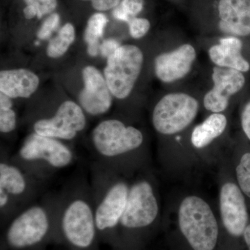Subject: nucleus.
Segmentation results:
<instances>
[{"instance_id":"1","label":"nucleus","mask_w":250,"mask_h":250,"mask_svg":"<svg viewBox=\"0 0 250 250\" xmlns=\"http://www.w3.org/2000/svg\"><path fill=\"white\" fill-rule=\"evenodd\" d=\"M90 189L99 240L115 243L130 185L119 172L98 164L93 167Z\"/></svg>"},{"instance_id":"2","label":"nucleus","mask_w":250,"mask_h":250,"mask_svg":"<svg viewBox=\"0 0 250 250\" xmlns=\"http://www.w3.org/2000/svg\"><path fill=\"white\" fill-rule=\"evenodd\" d=\"M59 197L28 206L11 219L5 245L11 250H33L50 241H61Z\"/></svg>"},{"instance_id":"3","label":"nucleus","mask_w":250,"mask_h":250,"mask_svg":"<svg viewBox=\"0 0 250 250\" xmlns=\"http://www.w3.org/2000/svg\"><path fill=\"white\" fill-rule=\"evenodd\" d=\"M61 241L69 250H95L99 241L91 189L77 187L59 197Z\"/></svg>"},{"instance_id":"4","label":"nucleus","mask_w":250,"mask_h":250,"mask_svg":"<svg viewBox=\"0 0 250 250\" xmlns=\"http://www.w3.org/2000/svg\"><path fill=\"white\" fill-rule=\"evenodd\" d=\"M11 160L42 182L72 165L75 154L61 140L31 133Z\"/></svg>"},{"instance_id":"5","label":"nucleus","mask_w":250,"mask_h":250,"mask_svg":"<svg viewBox=\"0 0 250 250\" xmlns=\"http://www.w3.org/2000/svg\"><path fill=\"white\" fill-rule=\"evenodd\" d=\"M92 144L99 164L119 172L125 161L139 150L144 142L143 133L116 119L99 123L91 134Z\"/></svg>"},{"instance_id":"6","label":"nucleus","mask_w":250,"mask_h":250,"mask_svg":"<svg viewBox=\"0 0 250 250\" xmlns=\"http://www.w3.org/2000/svg\"><path fill=\"white\" fill-rule=\"evenodd\" d=\"M179 229L194 250H213L219 227L208 202L197 195L184 197L178 209Z\"/></svg>"},{"instance_id":"7","label":"nucleus","mask_w":250,"mask_h":250,"mask_svg":"<svg viewBox=\"0 0 250 250\" xmlns=\"http://www.w3.org/2000/svg\"><path fill=\"white\" fill-rule=\"evenodd\" d=\"M200 110L196 98L183 92L164 95L152 112L154 129L164 136H173L187 129L195 121Z\"/></svg>"},{"instance_id":"8","label":"nucleus","mask_w":250,"mask_h":250,"mask_svg":"<svg viewBox=\"0 0 250 250\" xmlns=\"http://www.w3.org/2000/svg\"><path fill=\"white\" fill-rule=\"evenodd\" d=\"M107 59L104 77L112 95L120 100L126 98L142 70L143 52L136 45H121Z\"/></svg>"},{"instance_id":"9","label":"nucleus","mask_w":250,"mask_h":250,"mask_svg":"<svg viewBox=\"0 0 250 250\" xmlns=\"http://www.w3.org/2000/svg\"><path fill=\"white\" fill-rule=\"evenodd\" d=\"M159 214V200L154 186L147 179H140L130 185L127 203L119 229L134 231L149 228Z\"/></svg>"},{"instance_id":"10","label":"nucleus","mask_w":250,"mask_h":250,"mask_svg":"<svg viewBox=\"0 0 250 250\" xmlns=\"http://www.w3.org/2000/svg\"><path fill=\"white\" fill-rule=\"evenodd\" d=\"M86 118L83 109L74 102L62 103L53 116L37 120L33 125L34 133L61 140L71 141L85 129Z\"/></svg>"},{"instance_id":"11","label":"nucleus","mask_w":250,"mask_h":250,"mask_svg":"<svg viewBox=\"0 0 250 250\" xmlns=\"http://www.w3.org/2000/svg\"><path fill=\"white\" fill-rule=\"evenodd\" d=\"M211 79L213 87L204 96V106L210 113H223L231 98L246 88V75L233 69L215 66Z\"/></svg>"},{"instance_id":"12","label":"nucleus","mask_w":250,"mask_h":250,"mask_svg":"<svg viewBox=\"0 0 250 250\" xmlns=\"http://www.w3.org/2000/svg\"><path fill=\"white\" fill-rule=\"evenodd\" d=\"M220 213L224 228L235 238L243 237L250 224L247 198L236 182L228 181L222 185L219 195Z\"/></svg>"},{"instance_id":"13","label":"nucleus","mask_w":250,"mask_h":250,"mask_svg":"<svg viewBox=\"0 0 250 250\" xmlns=\"http://www.w3.org/2000/svg\"><path fill=\"white\" fill-rule=\"evenodd\" d=\"M41 181L1 156L0 162V189L7 192L22 210L36 195Z\"/></svg>"},{"instance_id":"14","label":"nucleus","mask_w":250,"mask_h":250,"mask_svg":"<svg viewBox=\"0 0 250 250\" xmlns=\"http://www.w3.org/2000/svg\"><path fill=\"white\" fill-rule=\"evenodd\" d=\"M197 56L196 49L190 43L159 54L154 60L156 77L165 83L182 80L191 71Z\"/></svg>"},{"instance_id":"15","label":"nucleus","mask_w":250,"mask_h":250,"mask_svg":"<svg viewBox=\"0 0 250 250\" xmlns=\"http://www.w3.org/2000/svg\"><path fill=\"white\" fill-rule=\"evenodd\" d=\"M82 75L84 88L79 97L80 106L92 116L104 114L109 111L113 102V95L105 77L93 66L85 67Z\"/></svg>"},{"instance_id":"16","label":"nucleus","mask_w":250,"mask_h":250,"mask_svg":"<svg viewBox=\"0 0 250 250\" xmlns=\"http://www.w3.org/2000/svg\"><path fill=\"white\" fill-rule=\"evenodd\" d=\"M218 28L225 36L250 38V0H218Z\"/></svg>"},{"instance_id":"17","label":"nucleus","mask_w":250,"mask_h":250,"mask_svg":"<svg viewBox=\"0 0 250 250\" xmlns=\"http://www.w3.org/2000/svg\"><path fill=\"white\" fill-rule=\"evenodd\" d=\"M246 41L236 36H224L208 48L210 62L215 66L233 69L246 75L249 73L250 58L246 53Z\"/></svg>"},{"instance_id":"18","label":"nucleus","mask_w":250,"mask_h":250,"mask_svg":"<svg viewBox=\"0 0 250 250\" xmlns=\"http://www.w3.org/2000/svg\"><path fill=\"white\" fill-rule=\"evenodd\" d=\"M39 79L26 69L0 72V90L11 98H28L37 90Z\"/></svg>"},{"instance_id":"19","label":"nucleus","mask_w":250,"mask_h":250,"mask_svg":"<svg viewBox=\"0 0 250 250\" xmlns=\"http://www.w3.org/2000/svg\"><path fill=\"white\" fill-rule=\"evenodd\" d=\"M228 125V120L225 113H210L205 121L192 129L190 135L192 146L198 149L208 147L223 134Z\"/></svg>"},{"instance_id":"20","label":"nucleus","mask_w":250,"mask_h":250,"mask_svg":"<svg viewBox=\"0 0 250 250\" xmlns=\"http://www.w3.org/2000/svg\"><path fill=\"white\" fill-rule=\"evenodd\" d=\"M108 22V18L102 13L93 14L88 20L85 28L84 39L88 44V53L92 57L98 55L99 40L103 37L105 27Z\"/></svg>"},{"instance_id":"21","label":"nucleus","mask_w":250,"mask_h":250,"mask_svg":"<svg viewBox=\"0 0 250 250\" xmlns=\"http://www.w3.org/2000/svg\"><path fill=\"white\" fill-rule=\"evenodd\" d=\"M75 39V27L71 23H66L59 34L49 41L47 54L51 58H59L67 52Z\"/></svg>"},{"instance_id":"22","label":"nucleus","mask_w":250,"mask_h":250,"mask_svg":"<svg viewBox=\"0 0 250 250\" xmlns=\"http://www.w3.org/2000/svg\"><path fill=\"white\" fill-rule=\"evenodd\" d=\"M236 182L244 194L250 200V150L244 151L237 161L235 166Z\"/></svg>"},{"instance_id":"23","label":"nucleus","mask_w":250,"mask_h":250,"mask_svg":"<svg viewBox=\"0 0 250 250\" xmlns=\"http://www.w3.org/2000/svg\"><path fill=\"white\" fill-rule=\"evenodd\" d=\"M4 93L0 94V131L9 134L16 127L17 116L13 109L12 100Z\"/></svg>"},{"instance_id":"24","label":"nucleus","mask_w":250,"mask_h":250,"mask_svg":"<svg viewBox=\"0 0 250 250\" xmlns=\"http://www.w3.org/2000/svg\"><path fill=\"white\" fill-rule=\"evenodd\" d=\"M144 6V0H122L113 9V16L117 20L127 23L142 12Z\"/></svg>"},{"instance_id":"25","label":"nucleus","mask_w":250,"mask_h":250,"mask_svg":"<svg viewBox=\"0 0 250 250\" xmlns=\"http://www.w3.org/2000/svg\"><path fill=\"white\" fill-rule=\"evenodd\" d=\"M127 24L129 25L130 36L135 39H142L147 34L151 27L149 20L144 18H131Z\"/></svg>"},{"instance_id":"26","label":"nucleus","mask_w":250,"mask_h":250,"mask_svg":"<svg viewBox=\"0 0 250 250\" xmlns=\"http://www.w3.org/2000/svg\"><path fill=\"white\" fill-rule=\"evenodd\" d=\"M27 6L36 10L37 18L41 19L45 15L53 12L57 6V0H24Z\"/></svg>"},{"instance_id":"27","label":"nucleus","mask_w":250,"mask_h":250,"mask_svg":"<svg viewBox=\"0 0 250 250\" xmlns=\"http://www.w3.org/2000/svg\"><path fill=\"white\" fill-rule=\"evenodd\" d=\"M60 22V16L58 14H52L44 21L39 30L37 36L41 40H47L52 35V32L58 27Z\"/></svg>"},{"instance_id":"28","label":"nucleus","mask_w":250,"mask_h":250,"mask_svg":"<svg viewBox=\"0 0 250 250\" xmlns=\"http://www.w3.org/2000/svg\"><path fill=\"white\" fill-rule=\"evenodd\" d=\"M240 121L243 134L246 139L250 142V99L243 105Z\"/></svg>"},{"instance_id":"29","label":"nucleus","mask_w":250,"mask_h":250,"mask_svg":"<svg viewBox=\"0 0 250 250\" xmlns=\"http://www.w3.org/2000/svg\"><path fill=\"white\" fill-rule=\"evenodd\" d=\"M121 45L118 41L110 39L104 41L103 44L100 45V52L102 55L105 57H109L115 53Z\"/></svg>"},{"instance_id":"30","label":"nucleus","mask_w":250,"mask_h":250,"mask_svg":"<svg viewBox=\"0 0 250 250\" xmlns=\"http://www.w3.org/2000/svg\"><path fill=\"white\" fill-rule=\"evenodd\" d=\"M90 1L94 9L98 11H108L114 9L121 2L122 0H83Z\"/></svg>"},{"instance_id":"31","label":"nucleus","mask_w":250,"mask_h":250,"mask_svg":"<svg viewBox=\"0 0 250 250\" xmlns=\"http://www.w3.org/2000/svg\"><path fill=\"white\" fill-rule=\"evenodd\" d=\"M24 12V17L27 18L28 20L32 19L36 16H37V13H36V10L31 6H27L23 10Z\"/></svg>"},{"instance_id":"32","label":"nucleus","mask_w":250,"mask_h":250,"mask_svg":"<svg viewBox=\"0 0 250 250\" xmlns=\"http://www.w3.org/2000/svg\"><path fill=\"white\" fill-rule=\"evenodd\" d=\"M243 240H244L248 250H250V223L247 227L244 234H243Z\"/></svg>"}]
</instances>
